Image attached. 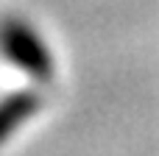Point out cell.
Masks as SVG:
<instances>
[{
    "label": "cell",
    "mask_w": 159,
    "mask_h": 156,
    "mask_svg": "<svg viewBox=\"0 0 159 156\" xmlns=\"http://www.w3.org/2000/svg\"><path fill=\"white\" fill-rule=\"evenodd\" d=\"M42 98L36 89H17L0 100V145L39 109Z\"/></svg>",
    "instance_id": "cell-2"
},
{
    "label": "cell",
    "mask_w": 159,
    "mask_h": 156,
    "mask_svg": "<svg viewBox=\"0 0 159 156\" xmlns=\"http://www.w3.org/2000/svg\"><path fill=\"white\" fill-rule=\"evenodd\" d=\"M0 56L36 81H50L53 75V56L48 45L22 20L8 17L0 22Z\"/></svg>",
    "instance_id": "cell-1"
}]
</instances>
